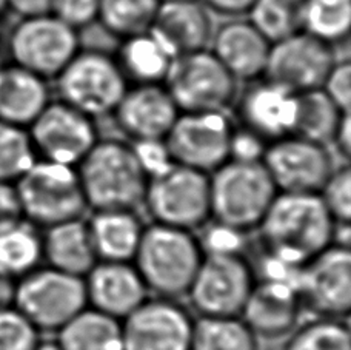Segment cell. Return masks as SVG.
Listing matches in <instances>:
<instances>
[{
    "label": "cell",
    "instance_id": "74e56055",
    "mask_svg": "<svg viewBox=\"0 0 351 350\" xmlns=\"http://www.w3.org/2000/svg\"><path fill=\"white\" fill-rule=\"evenodd\" d=\"M42 334L14 307L0 310V350H34Z\"/></svg>",
    "mask_w": 351,
    "mask_h": 350
},
{
    "label": "cell",
    "instance_id": "d6a6232c",
    "mask_svg": "<svg viewBox=\"0 0 351 350\" xmlns=\"http://www.w3.org/2000/svg\"><path fill=\"white\" fill-rule=\"evenodd\" d=\"M351 28V0H304L302 31L336 47Z\"/></svg>",
    "mask_w": 351,
    "mask_h": 350
},
{
    "label": "cell",
    "instance_id": "7a4b0ae2",
    "mask_svg": "<svg viewBox=\"0 0 351 350\" xmlns=\"http://www.w3.org/2000/svg\"><path fill=\"white\" fill-rule=\"evenodd\" d=\"M88 210H137L148 176L128 141L99 139L76 165Z\"/></svg>",
    "mask_w": 351,
    "mask_h": 350
},
{
    "label": "cell",
    "instance_id": "7402d4cb",
    "mask_svg": "<svg viewBox=\"0 0 351 350\" xmlns=\"http://www.w3.org/2000/svg\"><path fill=\"white\" fill-rule=\"evenodd\" d=\"M211 53L237 82H253L265 71L269 42L254 25L233 17L222 23L211 37Z\"/></svg>",
    "mask_w": 351,
    "mask_h": 350
},
{
    "label": "cell",
    "instance_id": "603a6c76",
    "mask_svg": "<svg viewBox=\"0 0 351 350\" xmlns=\"http://www.w3.org/2000/svg\"><path fill=\"white\" fill-rule=\"evenodd\" d=\"M173 58L206 49L213 37L210 11L199 0H165L149 28Z\"/></svg>",
    "mask_w": 351,
    "mask_h": 350
},
{
    "label": "cell",
    "instance_id": "52a82bcc",
    "mask_svg": "<svg viewBox=\"0 0 351 350\" xmlns=\"http://www.w3.org/2000/svg\"><path fill=\"white\" fill-rule=\"evenodd\" d=\"M12 307L40 334H58L86 304L84 278L42 264L16 281Z\"/></svg>",
    "mask_w": 351,
    "mask_h": 350
},
{
    "label": "cell",
    "instance_id": "44dd1931",
    "mask_svg": "<svg viewBox=\"0 0 351 350\" xmlns=\"http://www.w3.org/2000/svg\"><path fill=\"white\" fill-rule=\"evenodd\" d=\"M86 304L122 321L149 296L133 262L97 261L84 277Z\"/></svg>",
    "mask_w": 351,
    "mask_h": 350
},
{
    "label": "cell",
    "instance_id": "8d00e7d4",
    "mask_svg": "<svg viewBox=\"0 0 351 350\" xmlns=\"http://www.w3.org/2000/svg\"><path fill=\"white\" fill-rule=\"evenodd\" d=\"M317 195L336 224H350L351 172L347 162L333 168Z\"/></svg>",
    "mask_w": 351,
    "mask_h": 350
},
{
    "label": "cell",
    "instance_id": "4316f807",
    "mask_svg": "<svg viewBox=\"0 0 351 350\" xmlns=\"http://www.w3.org/2000/svg\"><path fill=\"white\" fill-rule=\"evenodd\" d=\"M112 56L128 85L164 84L174 59L149 31L121 39Z\"/></svg>",
    "mask_w": 351,
    "mask_h": 350
},
{
    "label": "cell",
    "instance_id": "4dcf8cb0",
    "mask_svg": "<svg viewBox=\"0 0 351 350\" xmlns=\"http://www.w3.org/2000/svg\"><path fill=\"white\" fill-rule=\"evenodd\" d=\"M191 350H259V338L241 316H196Z\"/></svg>",
    "mask_w": 351,
    "mask_h": 350
},
{
    "label": "cell",
    "instance_id": "ac0fdd59",
    "mask_svg": "<svg viewBox=\"0 0 351 350\" xmlns=\"http://www.w3.org/2000/svg\"><path fill=\"white\" fill-rule=\"evenodd\" d=\"M233 107L236 125L252 131L263 142H274L293 133L296 95L265 78L239 90Z\"/></svg>",
    "mask_w": 351,
    "mask_h": 350
},
{
    "label": "cell",
    "instance_id": "f546056e",
    "mask_svg": "<svg viewBox=\"0 0 351 350\" xmlns=\"http://www.w3.org/2000/svg\"><path fill=\"white\" fill-rule=\"evenodd\" d=\"M346 113L350 111H342L322 89L299 93L291 135L330 147Z\"/></svg>",
    "mask_w": 351,
    "mask_h": 350
},
{
    "label": "cell",
    "instance_id": "f6af8a7d",
    "mask_svg": "<svg viewBox=\"0 0 351 350\" xmlns=\"http://www.w3.org/2000/svg\"><path fill=\"white\" fill-rule=\"evenodd\" d=\"M335 147L336 152L339 153L342 158L348 159L350 150H351V135H350V113H346L341 119L339 127H337L336 135L331 141V145Z\"/></svg>",
    "mask_w": 351,
    "mask_h": 350
},
{
    "label": "cell",
    "instance_id": "ffe728a7",
    "mask_svg": "<svg viewBox=\"0 0 351 350\" xmlns=\"http://www.w3.org/2000/svg\"><path fill=\"white\" fill-rule=\"evenodd\" d=\"M304 305L291 281L256 278L241 318L258 338L276 340L290 335L300 324Z\"/></svg>",
    "mask_w": 351,
    "mask_h": 350
},
{
    "label": "cell",
    "instance_id": "1f68e13d",
    "mask_svg": "<svg viewBox=\"0 0 351 350\" xmlns=\"http://www.w3.org/2000/svg\"><path fill=\"white\" fill-rule=\"evenodd\" d=\"M160 0H99L97 22L106 33L125 39L152 28Z\"/></svg>",
    "mask_w": 351,
    "mask_h": 350
},
{
    "label": "cell",
    "instance_id": "5b68a950",
    "mask_svg": "<svg viewBox=\"0 0 351 350\" xmlns=\"http://www.w3.org/2000/svg\"><path fill=\"white\" fill-rule=\"evenodd\" d=\"M22 218L40 230L88 211L76 167L36 159L16 183Z\"/></svg>",
    "mask_w": 351,
    "mask_h": 350
},
{
    "label": "cell",
    "instance_id": "d4e9b609",
    "mask_svg": "<svg viewBox=\"0 0 351 350\" xmlns=\"http://www.w3.org/2000/svg\"><path fill=\"white\" fill-rule=\"evenodd\" d=\"M49 101L48 80L12 62L0 68V121L28 128Z\"/></svg>",
    "mask_w": 351,
    "mask_h": 350
},
{
    "label": "cell",
    "instance_id": "c3c4849f",
    "mask_svg": "<svg viewBox=\"0 0 351 350\" xmlns=\"http://www.w3.org/2000/svg\"><path fill=\"white\" fill-rule=\"evenodd\" d=\"M160 2H165V0H160Z\"/></svg>",
    "mask_w": 351,
    "mask_h": 350
},
{
    "label": "cell",
    "instance_id": "5bb4252c",
    "mask_svg": "<svg viewBox=\"0 0 351 350\" xmlns=\"http://www.w3.org/2000/svg\"><path fill=\"white\" fill-rule=\"evenodd\" d=\"M296 287L304 310L346 320L351 309L350 247L331 244L299 268Z\"/></svg>",
    "mask_w": 351,
    "mask_h": 350
},
{
    "label": "cell",
    "instance_id": "bcb514c9",
    "mask_svg": "<svg viewBox=\"0 0 351 350\" xmlns=\"http://www.w3.org/2000/svg\"><path fill=\"white\" fill-rule=\"evenodd\" d=\"M14 290L16 281L0 273V310L11 307L12 301H14Z\"/></svg>",
    "mask_w": 351,
    "mask_h": 350
},
{
    "label": "cell",
    "instance_id": "83f0119b",
    "mask_svg": "<svg viewBox=\"0 0 351 350\" xmlns=\"http://www.w3.org/2000/svg\"><path fill=\"white\" fill-rule=\"evenodd\" d=\"M43 264L42 230L27 220L0 226V273L21 279Z\"/></svg>",
    "mask_w": 351,
    "mask_h": 350
},
{
    "label": "cell",
    "instance_id": "6da1fadb",
    "mask_svg": "<svg viewBox=\"0 0 351 350\" xmlns=\"http://www.w3.org/2000/svg\"><path fill=\"white\" fill-rule=\"evenodd\" d=\"M256 232L262 259L299 270L335 244L336 222L317 193H278Z\"/></svg>",
    "mask_w": 351,
    "mask_h": 350
},
{
    "label": "cell",
    "instance_id": "ba28073f",
    "mask_svg": "<svg viewBox=\"0 0 351 350\" xmlns=\"http://www.w3.org/2000/svg\"><path fill=\"white\" fill-rule=\"evenodd\" d=\"M60 101L96 121L111 116L128 89L112 54L100 49H79L54 79Z\"/></svg>",
    "mask_w": 351,
    "mask_h": 350
},
{
    "label": "cell",
    "instance_id": "2e32d148",
    "mask_svg": "<svg viewBox=\"0 0 351 350\" xmlns=\"http://www.w3.org/2000/svg\"><path fill=\"white\" fill-rule=\"evenodd\" d=\"M336 60L335 47L299 31L271 43L262 78L299 95L321 89Z\"/></svg>",
    "mask_w": 351,
    "mask_h": 350
},
{
    "label": "cell",
    "instance_id": "ab89813d",
    "mask_svg": "<svg viewBox=\"0 0 351 350\" xmlns=\"http://www.w3.org/2000/svg\"><path fill=\"white\" fill-rule=\"evenodd\" d=\"M130 143H131V147H133L136 158H137V161H139L142 170L145 172L148 179L156 176V174H159L162 172H165L168 167H171L174 164L164 139H160V141H136V142H130Z\"/></svg>",
    "mask_w": 351,
    "mask_h": 350
},
{
    "label": "cell",
    "instance_id": "cb8c5ba5",
    "mask_svg": "<svg viewBox=\"0 0 351 350\" xmlns=\"http://www.w3.org/2000/svg\"><path fill=\"white\" fill-rule=\"evenodd\" d=\"M86 226L97 261L133 262L145 230L137 210H94Z\"/></svg>",
    "mask_w": 351,
    "mask_h": 350
},
{
    "label": "cell",
    "instance_id": "836d02e7",
    "mask_svg": "<svg viewBox=\"0 0 351 350\" xmlns=\"http://www.w3.org/2000/svg\"><path fill=\"white\" fill-rule=\"evenodd\" d=\"M302 8L304 0H254L247 16L274 43L302 31Z\"/></svg>",
    "mask_w": 351,
    "mask_h": 350
},
{
    "label": "cell",
    "instance_id": "d6986e66",
    "mask_svg": "<svg viewBox=\"0 0 351 350\" xmlns=\"http://www.w3.org/2000/svg\"><path fill=\"white\" fill-rule=\"evenodd\" d=\"M179 108L164 84L128 85L112 111L117 128L130 142L165 139Z\"/></svg>",
    "mask_w": 351,
    "mask_h": 350
},
{
    "label": "cell",
    "instance_id": "8992f818",
    "mask_svg": "<svg viewBox=\"0 0 351 350\" xmlns=\"http://www.w3.org/2000/svg\"><path fill=\"white\" fill-rule=\"evenodd\" d=\"M142 205L153 222L196 233L211 221L210 174L173 164L148 179Z\"/></svg>",
    "mask_w": 351,
    "mask_h": 350
},
{
    "label": "cell",
    "instance_id": "7dc6e473",
    "mask_svg": "<svg viewBox=\"0 0 351 350\" xmlns=\"http://www.w3.org/2000/svg\"><path fill=\"white\" fill-rule=\"evenodd\" d=\"M34 350H64L60 347V345L58 342V340H42L37 342V346Z\"/></svg>",
    "mask_w": 351,
    "mask_h": 350
},
{
    "label": "cell",
    "instance_id": "9c48e42d",
    "mask_svg": "<svg viewBox=\"0 0 351 350\" xmlns=\"http://www.w3.org/2000/svg\"><path fill=\"white\" fill-rule=\"evenodd\" d=\"M254 284L253 261L245 253H204L186 298L197 316H241Z\"/></svg>",
    "mask_w": 351,
    "mask_h": 350
},
{
    "label": "cell",
    "instance_id": "4fadbf2b",
    "mask_svg": "<svg viewBox=\"0 0 351 350\" xmlns=\"http://www.w3.org/2000/svg\"><path fill=\"white\" fill-rule=\"evenodd\" d=\"M27 130L37 159L71 167L99 139L94 119L60 99H51Z\"/></svg>",
    "mask_w": 351,
    "mask_h": 350
},
{
    "label": "cell",
    "instance_id": "d590c367",
    "mask_svg": "<svg viewBox=\"0 0 351 350\" xmlns=\"http://www.w3.org/2000/svg\"><path fill=\"white\" fill-rule=\"evenodd\" d=\"M36 159L28 130L0 121V183L14 184Z\"/></svg>",
    "mask_w": 351,
    "mask_h": 350
},
{
    "label": "cell",
    "instance_id": "7bdbcfd3",
    "mask_svg": "<svg viewBox=\"0 0 351 350\" xmlns=\"http://www.w3.org/2000/svg\"><path fill=\"white\" fill-rule=\"evenodd\" d=\"M54 0H6V8L21 19L49 14Z\"/></svg>",
    "mask_w": 351,
    "mask_h": 350
},
{
    "label": "cell",
    "instance_id": "e575fe53",
    "mask_svg": "<svg viewBox=\"0 0 351 350\" xmlns=\"http://www.w3.org/2000/svg\"><path fill=\"white\" fill-rule=\"evenodd\" d=\"M285 350H351V335L346 320L313 316L288 335Z\"/></svg>",
    "mask_w": 351,
    "mask_h": 350
},
{
    "label": "cell",
    "instance_id": "277c9868",
    "mask_svg": "<svg viewBox=\"0 0 351 350\" xmlns=\"http://www.w3.org/2000/svg\"><path fill=\"white\" fill-rule=\"evenodd\" d=\"M278 193L262 161L230 159L210 174L211 222L256 232Z\"/></svg>",
    "mask_w": 351,
    "mask_h": 350
},
{
    "label": "cell",
    "instance_id": "9a60e30c",
    "mask_svg": "<svg viewBox=\"0 0 351 350\" xmlns=\"http://www.w3.org/2000/svg\"><path fill=\"white\" fill-rule=\"evenodd\" d=\"M194 320L179 299L149 295L121 321L122 350H191Z\"/></svg>",
    "mask_w": 351,
    "mask_h": 350
},
{
    "label": "cell",
    "instance_id": "484cf974",
    "mask_svg": "<svg viewBox=\"0 0 351 350\" xmlns=\"http://www.w3.org/2000/svg\"><path fill=\"white\" fill-rule=\"evenodd\" d=\"M43 264L84 278L96 264L86 220H71L42 230Z\"/></svg>",
    "mask_w": 351,
    "mask_h": 350
},
{
    "label": "cell",
    "instance_id": "f35d334b",
    "mask_svg": "<svg viewBox=\"0 0 351 350\" xmlns=\"http://www.w3.org/2000/svg\"><path fill=\"white\" fill-rule=\"evenodd\" d=\"M97 12L99 0H54L51 10V14L76 31L97 22Z\"/></svg>",
    "mask_w": 351,
    "mask_h": 350
},
{
    "label": "cell",
    "instance_id": "ee69618b",
    "mask_svg": "<svg viewBox=\"0 0 351 350\" xmlns=\"http://www.w3.org/2000/svg\"><path fill=\"white\" fill-rule=\"evenodd\" d=\"M206 10L228 17L247 14L254 0H199Z\"/></svg>",
    "mask_w": 351,
    "mask_h": 350
},
{
    "label": "cell",
    "instance_id": "b9f144b4",
    "mask_svg": "<svg viewBox=\"0 0 351 350\" xmlns=\"http://www.w3.org/2000/svg\"><path fill=\"white\" fill-rule=\"evenodd\" d=\"M22 211L16 187L12 183H0V226L21 220Z\"/></svg>",
    "mask_w": 351,
    "mask_h": 350
},
{
    "label": "cell",
    "instance_id": "3957f363",
    "mask_svg": "<svg viewBox=\"0 0 351 350\" xmlns=\"http://www.w3.org/2000/svg\"><path fill=\"white\" fill-rule=\"evenodd\" d=\"M204 259L197 233L152 222L145 226L133 264L152 296L186 298Z\"/></svg>",
    "mask_w": 351,
    "mask_h": 350
},
{
    "label": "cell",
    "instance_id": "e0dca14e",
    "mask_svg": "<svg viewBox=\"0 0 351 350\" xmlns=\"http://www.w3.org/2000/svg\"><path fill=\"white\" fill-rule=\"evenodd\" d=\"M262 164L279 193H319L336 167L328 147L294 135L269 142Z\"/></svg>",
    "mask_w": 351,
    "mask_h": 350
},
{
    "label": "cell",
    "instance_id": "30bf717a",
    "mask_svg": "<svg viewBox=\"0 0 351 350\" xmlns=\"http://www.w3.org/2000/svg\"><path fill=\"white\" fill-rule=\"evenodd\" d=\"M79 31L54 14L21 19L6 37L8 58L45 80H54L79 53Z\"/></svg>",
    "mask_w": 351,
    "mask_h": 350
},
{
    "label": "cell",
    "instance_id": "f1b7e54d",
    "mask_svg": "<svg viewBox=\"0 0 351 350\" xmlns=\"http://www.w3.org/2000/svg\"><path fill=\"white\" fill-rule=\"evenodd\" d=\"M56 340L64 350H122V324L85 307L56 334Z\"/></svg>",
    "mask_w": 351,
    "mask_h": 350
},
{
    "label": "cell",
    "instance_id": "8fae6325",
    "mask_svg": "<svg viewBox=\"0 0 351 350\" xmlns=\"http://www.w3.org/2000/svg\"><path fill=\"white\" fill-rule=\"evenodd\" d=\"M164 86L179 111L227 113L239 93V82L210 49L174 58Z\"/></svg>",
    "mask_w": 351,
    "mask_h": 350
},
{
    "label": "cell",
    "instance_id": "7c38bea8",
    "mask_svg": "<svg viewBox=\"0 0 351 350\" xmlns=\"http://www.w3.org/2000/svg\"><path fill=\"white\" fill-rule=\"evenodd\" d=\"M233 131L223 111H180L164 141L174 164L211 174L230 161Z\"/></svg>",
    "mask_w": 351,
    "mask_h": 350
},
{
    "label": "cell",
    "instance_id": "60d3db41",
    "mask_svg": "<svg viewBox=\"0 0 351 350\" xmlns=\"http://www.w3.org/2000/svg\"><path fill=\"white\" fill-rule=\"evenodd\" d=\"M351 65L348 60H336L321 89L342 111H350Z\"/></svg>",
    "mask_w": 351,
    "mask_h": 350
}]
</instances>
